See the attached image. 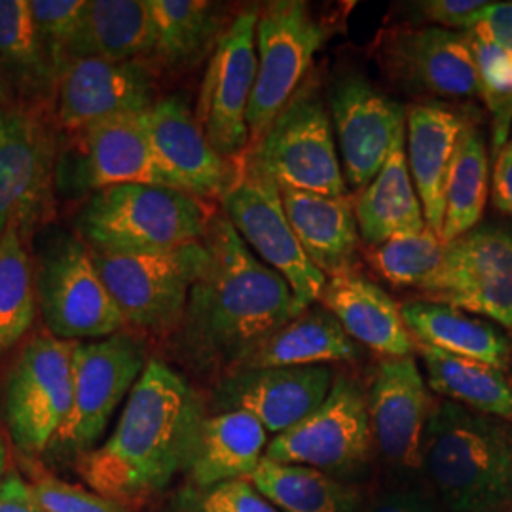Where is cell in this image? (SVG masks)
<instances>
[{
	"label": "cell",
	"instance_id": "obj_47",
	"mask_svg": "<svg viewBox=\"0 0 512 512\" xmlns=\"http://www.w3.org/2000/svg\"><path fill=\"white\" fill-rule=\"evenodd\" d=\"M6 465H8V450H6L4 437H2V433H0V484H2L4 476L8 475V473H6Z\"/></svg>",
	"mask_w": 512,
	"mask_h": 512
},
{
	"label": "cell",
	"instance_id": "obj_21",
	"mask_svg": "<svg viewBox=\"0 0 512 512\" xmlns=\"http://www.w3.org/2000/svg\"><path fill=\"white\" fill-rule=\"evenodd\" d=\"M54 141L44 116L25 103L0 107V238L31 217L52 175Z\"/></svg>",
	"mask_w": 512,
	"mask_h": 512
},
{
	"label": "cell",
	"instance_id": "obj_4",
	"mask_svg": "<svg viewBox=\"0 0 512 512\" xmlns=\"http://www.w3.org/2000/svg\"><path fill=\"white\" fill-rule=\"evenodd\" d=\"M213 211L203 198L158 184H120L95 192L80 230L95 251L154 253L207 236Z\"/></svg>",
	"mask_w": 512,
	"mask_h": 512
},
{
	"label": "cell",
	"instance_id": "obj_35",
	"mask_svg": "<svg viewBox=\"0 0 512 512\" xmlns=\"http://www.w3.org/2000/svg\"><path fill=\"white\" fill-rule=\"evenodd\" d=\"M37 313V291L31 262L19 226L0 238V353L12 348L31 329Z\"/></svg>",
	"mask_w": 512,
	"mask_h": 512
},
{
	"label": "cell",
	"instance_id": "obj_19",
	"mask_svg": "<svg viewBox=\"0 0 512 512\" xmlns=\"http://www.w3.org/2000/svg\"><path fill=\"white\" fill-rule=\"evenodd\" d=\"M389 74L414 92L446 99L480 97V78L469 37L427 25L395 31L382 48Z\"/></svg>",
	"mask_w": 512,
	"mask_h": 512
},
{
	"label": "cell",
	"instance_id": "obj_40",
	"mask_svg": "<svg viewBox=\"0 0 512 512\" xmlns=\"http://www.w3.org/2000/svg\"><path fill=\"white\" fill-rule=\"evenodd\" d=\"M175 512H279L249 480H232L213 488H186Z\"/></svg>",
	"mask_w": 512,
	"mask_h": 512
},
{
	"label": "cell",
	"instance_id": "obj_3",
	"mask_svg": "<svg viewBox=\"0 0 512 512\" xmlns=\"http://www.w3.org/2000/svg\"><path fill=\"white\" fill-rule=\"evenodd\" d=\"M421 469L452 512H494L512 503V425L452 401L431 408Z\"/></svg>",
	"mask_w": 512,
	"mask_h": 512
},
{
	"label": "cell",
	"instance_id": "obj_28",
	"mask_svg": "<svg viewBox=\"0 0 512 512\" xmlns=\"http://www.w3.org/2000/svg\"><path fill=\"white\" fill-rule=\"evenodd\" d=\"M353 211L359 236L370 247L427 226L406 160V128L393 143L382 171L353 202Z\"/></svg>",
	"mask_w": 512,
	"mask_h": 512
},
{
	"label": "cell",
	"instance_id": "obj_31",
	"mask_svg": "<svg viewBox=\"0 0 512 512\" xmlns=\"http://www.w3.org/2000/svg\"><path fill=\"white\" fill-rule=\"evenodd\" d=\"M148 8L154 27L150 67L188 69L215 50L224 33L215 4L205 0H148Z\"/></svg>",
	"mask_w": 512,
	"mask_h": 512
},
{
	"label": "cell",
	"instance_id": "obj_34",
	"mask_svg": "<svg viewBox=\"0 0 512 512\" xmlns=\"http://www.w3.org/2000/svg\"><path fill=\"white\" fill-rule=\"evenodd\" d=\"M490 194V162L486 141L471 124L459 137L444 188V245L475 230Z\"/></svg>",
	"mask_w": 512,
	"mask_h": 512
},
{
	"label": "cell",
	"instance_id": "obj_7",
	"mask_svg": "<svg viewBox=\"0 0 512 512\" xmlns=\"http://www.w3.org/2000/svg\"><path fill=\"white\" fill-rule=\"evenodd\" d=\"M327 38V27L313 16L306 2L275 0L258 12V69L247 110L251 147L266 135L294 93L304 86L311 63Z\"/></svg>",
	"mask_w": 512,
	"mask_h": 512
},
{
	"label": "cell",
	"instance_id": "obj_25",
	"mask_svg": "<svg viewBox=\"0 0 512 512\" xmlns=\"http://www.w3.org/2000/svg\"><path fill=\"white\" fill-rule=\"evenodd\" d=\"M287 219L311 264L329 277L349 274L359 247V226L346 196L281 188Z\"/></svg>",
	"mask_w": 512,
	"mask_h": 512
},
{
	"label": "cell",
	"instance_id": "obj_26",
	"mask_svg": "<svg viewBox=\"0 0 512 512\" xmlns=\"http://www.w3.org/2000/svg\"><path fill=\"white\" fill-rule=\"evenodd\" d=\"M154 50V27L148 0H86L69 44L74 59L147 61Z\"/></svg>",
	"mask_w": 512,
	"mask_h": 512
},
{
	"label": "cell",
	"instance_id": "obj_13",
	"mask_svg": "<svg viewBox=\"0 0 512 512\" xmlns=\"http://www.w3.org/2000/svg\"><path fill=\"white\" fill-rule=\"evenodd\" d=\"M145 366L143 344L124 332L93 344L74 342L73 410L55 442L82 456L92 452Z\"/></svg>",
	"mask_w": 512,
	"mask_h": 512
},
{
	"label": "cell",
	"instance_id": "obj_5",
	"mask_svg": "<svg viewBox=\"0 0 512 512\" xmlns=\"http://www.w3.org/2000/svg\"><path fill=\"white\" fill-rule=\"evenodd\" d=\"M247 165L279 188L321 196H346L330 112L315 82L304 84L251 147Z\"/></svg>",
	"mask_w": 512,
	"mask_h": 512
},
{
	"label": "cell",
	"instance_id": "obj_39",
	"mask_svg": "<svg viewBox=\"0 0 512 512\" xmlns=\"http://www.w3.org/2000/svg\"><path fill=\"white\" fill-rule=\"evenodd\" d=\"M86 0H31L38 40L55 80L67 65V52L73 40Z\"/></svg>",
	"mask_w": 512,
	"mask_h": 512
},
{
	"label": "cell",
	"instance_id": "obj_15",
	"mask_svg": "<svg viewBox=\"0 0 512 512\" xmlns=\"http://www.w3.org/2000/svg\"><path fill=\"white\" fill-rule=\"evenodd\" d=\"M156 101L147 61L86 57L67 63L57 76V118L73 133L114 116L147 112Z\"/></svg>",
	"mask_w": 512,
	"mask_h": 512
},
{
	"label": "cell",
	"instance_id": "obj_43",
	"mask_svg": "<svg viewBox=\"0 0 512 512\" xmlns=\"http://www.w3.org/2000/svg\"><path fill=\"white\" fill-rule=\"evenodd\" d=\"M365 512H439V507L429 490L404 482L378 495Z\"/></svg>",
	"mask_w": 512,
	"mask_h": 512
},
{
	"label": "cell",
	"instance_id": "obj_18",
	"mask_svg": "<svg viewBox=\"0 0 512 512\" xmlns=\"http://www.w3.org/2000/svg\"><path fill=\"white\" fill-rule=\"evenodd\" d=\"M332 382L329 366L238 368L220 382L215 403L222 412L251 414L277 437L319 408Z\"/></svg>",
	"mask_w": 512,
	"mask_h": 512
},
{
	"label": "cell",
	"instance_id": "obj_8",
	"mask_svg": "<svg viewBox=\"0 0 512 512\" xmlns=\"http://www.w3.org/2000/svg\"><path fill=\"white\" fill-rule=\"evenodd\" d=\"M220 202L239 238L289 283L298 313L310 310L311 304L321 298L327 275L311 264L296 238L279 184L251 165H239L234 183L220 196Z\"/></svg>",
	"mask_w": 512,
	"mask_h": 512
},
{
	"label": "cell",
	"instance_id": "obj_27",
	"mask_svg": "<svg viewBox=\"0 0 512 512\" xmlns=\"http://www.w3.org/2000/svg\"><path fill=\"white\" fill-rule=\"evenodd\" d=\"M268 448V431L243 410H228L203 421L188 467L196 488H213L232 480H249Z\"/></svg>",
	"mask_w": 512,
	"mask_h": 512
},
{
	"label": "cell",
	"instance_id": "obj_10",
	"mask_svg": "<svg viewBox=\"0 0 512 512\" xmlns=\"http://www.w3.org/2000/svg\"><path fill=\"white\" fill-rule=\"evenodd\" d=\"M74 342L40 334L23 349L6 389V425L25 456L57 440L73 410Z\"/></svg>",
	"mask_w": 512,
	"mask_h": 512
},
{
	"label": "cell",
	"instance_id": "obj_33",
	"mask_svg": "<svg viewBox=\"0 0 512 512\" xmlns=\"http://www.w3.org/2000/svg\"><path fill=\"white\" fill-rule=\"evenodd\" d=\"M249 482L279 512H357L359 495L348 484L304 465L262 458Z\"/></svg>",
	"mask_w": 512,
	"mask_h": 512
},
{
	"label": "cell",
	"instance_id": "obj_42",
	"mask_svg": "<svg viewBox=\"0 0 512 512\" xmlns=\"http://www.w3.org/2000/svg\"><path fill=\"white\" fill-rule=\"evenodd\" d=\"M421 14L437 27L463 33L469 31L478 14L488 6L486 0H427L420 4Z\"/></svg>",
	"mask_w": 512,
	"mask_h": 512
},
{
	"label": "cell",
	"instance_id": "obj_2",
	"mask_svg": "<svg viewBox=\"0 0 512 512\" xmlns=\"http://www.w3.org/2000/svg\"><path fill=\"white\" fill-rule=\"evenodd\" d=\"M205 406L192 385L162 361H148L110 439L84 454L78 471L97 494L135 499L188 471Z\"/></svg>",
	"mask_w": 512,
	"mask_h": 512
},
{
	"label": "cell",
	"instance_id": "obj_14",
	"mask_svg": "<svg viewBox=\"0 0 512 512\" xmlns=\"http://www.w3.org/2000/svg\"><path fill=\"white\" fill-rule=\"evenodd\" d=\"M40 310L59 340L109 338L126 323L99 274L92 251L78 239L61 245L38 275Z\"/></svg>",
	"mask_w": 512,
	"mask_h": 512
},
{
	"label": "cell",
	"instance_id": "obj_37",
	"mask_svg": "<svg viewBox=\"0 0 512 512\" xmlns=\"http://www.w3.org/2000/svg\"><path fill=\"white\" fill-rule=\"evenodd\" d=\"M0 67L29 84L55 80L38 40L31 0H0Z\"/></svg>",
	"mask_w": 512,
	"mask_h": 512
},
{
	"label": "cell",
	"instance_id": "obj_12",
	"mask_svg": "<svg viewBox=\"0 0 512 512\" xmlns=\"http://www.w3.org/2000/svg\"><path fill=\"white\" fill-rule=\"evenodd\" d=\"M258 10H243L224 29L203 76L196 120L211 147L230 160L249 145L247 110L255 90Z\"/></svg>",
	"mask_w": 512,
	"mask_h": 512
},
{
	"label": "cell",
	"instance_id": "obj_45",
	"mask_svg": "<svg viewBox=\"0 0 512 512\" xmlns=\"http://www.w3.org/2000/svg\"><path fill=\"white\" fill-rule=\"evenodd\" d=\"M0 512H44L37 495L18 473H8L0 484Z\"/></svg>",
	"mask_w": 512,
	"mask_h": 512
},
{
	"label": "cell",
	"instance_id": "obj_9",
	"mask_svg": "<svg viewBox=\"0 0 512 512\" xmlns=\"http://www.w3.org/2000/svg\"><path fill=\"white\" fill-rule=\"evenodd\" d=\"M372 444L368 397L355 380L338 376L323 404L277 435L268 444L264 459L304 465L334 478L351 476L368 465Z\"/></svg>",
	"mask_w": 512,
	"mask_h": 512
},
{
	"label": "cell",
	"instance_id": "obj_11",
	"mask_svg": "<svg viewBox=\"0 0 512 512\" xmlns=\"http://www.w3.org/2000/svg\"><path fill=\"white\" fill-rule=\"evenodd\" d=\"M421 293L427 302L512 329V232L484 226L448 243L439 272Z\"/></svg>",
	"mask_w": 512,
	"mask_h": 512
},
{
	"label": "cell",
	"instance_id": "obj_32",
	"mask_svg": "<svg viewBox=\"0 0 512 512\" xmlns=\"http://www.w3.org/2000/svg\"><path fill=\"white\" fill-rule=\"evenodd\" d=\"M418 349L437 393L478 414L512 421V384L503 370L425 344Z\"/></svg>",
	"mask_w": 512,
	"mask_h": 512
},
{
	"label": "cell",
	"instance_id": "obj_30",
	"mask_svg": "<svg viewBox=\"0 0 512 512\" xmlns=\"http://www.w3.org/2000/svg\"><path fill=\"white\" fill-rule=\"evenodd\" d=\"M359 349L338 319L327 310H306L256 349L241 368L325 366L353 361Z\"/></svg>",
	"mask_w": 512,
	"mask_h": 512
},
{
	"label": "cell",
	"instance_id": "obj_23",
	"mask_svg": "<svg viewBox=\"0 0 512 512\" xmlns=\"http://www.w3.org/2000/svg\"><path fill=\"white\" fill-rule=\"evenodd\" d=\"M141 114L107 118L76 133L84 186L97 192L120 184L167 186L150 150Z\"/></svg>",
	"mask_w": 512,
	"mask_h": 512
},
{
	"label": "cell",
	"instance_id": "obj_41",
	"mask_svg": "<svg viewBox=\"0 0 512 512\" xmlns=\"http://www.w3.org/2000/svg\"><path fill=\"white\" fill-rule=\"evenodd\" d=\"M44 512H126L114 499L93 494L54 476H42L31 486Z\"/></svg>",
	"mask_w": 512,
	"mask_h": 512
},
{
	"label": "cell",
	"instance_id": "obj_20",
	"mask_svg": "<svg viewBox=\"0 0 512 512\" xmlns=\"http://www.w3.org/2000/svg\"><path fill=\"white\" fill-rule=\"evenodd\" d=\"M429 393L412 357L387 359L378 366L368 393L372 435L385 461L403 475L421 469Z\"/></svg>",
	"mask_w": 512,
	"mask_h": 512
},
{
	"label": "cell",
	"instance_id": "obj_24",
	"mask_svg": "<svg viewBox=\"0 0 512 512\" xmlns=\"http://www.w3.org/2000/svg\"><path fill=\"white\" fill-rule=\"evenodd\" d=\"M319 300L353 340L389 359L410 357L414 340L401 308L376 283L353 272L329 277Z\"/></svg>",
	"mask_w": 512,
	"mask_h": 512
},
{
	"label": "cell",
	"instance_id": "obj_16",
	"mask_svg": "<svg viewBox=\"0 0 512 512\" xmlns=\"http://www.w3.org/2000/svg\"><path fill=\"white\" fill-rule=\"evenodd\" d=\"M150 150L165 184L198 198L222 196L238 169L207 141L196 114L179 95L158 99L141 114Z\"/></svg>",
	"mask_w": 512,
	"mask_h": 512
},
{
	"label": "cell",
	"instance_id": "obj_48",
	"mask_svg": "<svg viewBox=\"0 0 512 512\" xmlns=\"http://www.w3.org/2000/svg\"><path fill=\"white\" fill-rule=\"evenodd\" d=\"M0 107H2V90H0Z\"/></svg>",
	"mask_w": 512,
	"mask_h": 512
},
{
	"label": "cell",
	"instance_id": "obj_38",
	"mask_svg": "<svg viewBox=\"0 0 512 512\" xmlns=\"http://www.w3.org/2000/svg\"><path fill=\"white\" fill-rule=\"evenodd\" d=\"M475 52L480 78V97L494 116V148L499 152L509 141L512 128V48L494 40L465 33Z\"/></svg>",
	"mask_w": 512,
	"mask_h": 512
},
{
	"label": "cell",
	"instance_id": "obj_17",
	"mask_svg": "<svg viewBox=\"0 0 512 512\" xmlns=\"http://www.w3.org/2000/svg\"><path fill=\"white\" fill-rule=\"evenodd\" d=\"M330 118L346 183L365 188L382 171L406 128V109L361 76H348L330 92Z\"/></svg>",
	"mask_w": 512,
	"mask_h": 512
},
{
	"label": "cell",
	"instance_id": "obj_44",
	"mask_svg": "<svg viewBox=\"0 0 512 512\" xmlns=\"http://www.w3.org/2000/svg\"><path fill=\"white\" fill-rule=\"evenodd\" d=\"M465 33L490 38L497 44L512 48V2H488L473 27Z\"/></svg>",
	"mask_w": 512,
	"mask_h": 512
},
{
	"label": "cell",
	"instance_id": "obj_36",
	"mask_svg": "<svg viewBox=\"0 0 512 512\" xmlns=\"http://www.w3.org/2000/svg\"><path fill=\"white\" fill-rule=\"evenodd\" d=\"M446 245L429 226L406 232L372 247L370 264L395 287L423 289L439 272Z\"/></svg>",
	"mask_w": 512,
	"mask_h": 512
},
{
	"label": "cell",
	"instance_id": "obj_46",
	"mask_svg": "<svg viewBox=\"0 0 512 512\" xmlns=\"http://www.w3.org/2000/svg\"><path fill=\"white\" fill-rule=\"evenodd\" d=\"M492 200L501 213L512 217V139L497 152L492 173Z\"/></svg>",
	"mask_w": 512,
	"mask_h": 512
},
{
	"label": "cell",
	"instance_id": "obj_29",
	"mask_svg": "<svg viewBox=\"0 0 512 512\" xmlns=\"http://www.w3.org/2000/svg\"><path fill=\"white\" fill-rule=\"evenodd\" d=\"M404 325L420 344L505 370L511 363V342L494 325L465 311L427 300L401 306Z\"/></svg>",
	"mask_w": 512,
	"mask_h": 512
},
{
	"label": "cell",
	"instance_id": "obj_6",
	"mask_svg": "<svg viewBox=\"0 0 512 512\" xmlns=\"http://www.w3.org/2000/svg\"><path fill=\"white\" fill-rule=\"evenodd\" d=\"M95 266L126 323L164 330L181 325L188 296L202 275L205 239L154 253H109L92 249Z\"/></svg>",
	"mask_w": 512,
	"mask_h": 512
},
{
	"label": "cell",
	"instance_id": "obj_1",
	"mask_svg": "<svg viewBox=\"0 0 512 512\" xmlns=\"http://www.w3.org/2000/svg\"><path fill=\"white\" fill-rule=\"evenodd\" d=\"M205 245L209 260L184 310L183 346L198 366L238 370L275 330L298 317L289 283L215 215Z\"/></svg>",
	"mask_w": 512,
	"mask_h": 512
},
{
	"label": "cell",
	"instance_id": "obj_22",
	"mask_svg": "<svg viewBox=\"0 0 512 512\" xmlns=\"http://www.w3.org/2000/svg\"><path fill=\"white\" fill-rule=\"evenodd\" d=\"M467 118L440 103L406 109V160L427 226L439 234L444 222V188Z\"/></svg>",
	"mask_w": 512,
	"mask_h": 512
}]
</instances>
